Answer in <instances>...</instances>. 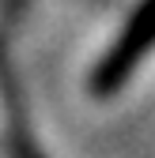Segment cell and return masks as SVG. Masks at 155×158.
Instances as JSON below:
<instances>
[{"mask_svg": "<svg viewBox=\"0 0 155 158\" xmlns=\"http://www.w3.org/2000/svg\"><path fill=\"white\" fill-rule=\"evenodd\" d=\"M4 109H8V143H11V158H42V151L34 147L27 117L19 109V90L11 87V79L4 75Z\"/></svg>", "mask_w": 155, "mask_h": 158, "instance_id": "obj_2", "label": "cell"}, {"mask_svg": "<svg viewBox=\"0 0 155 158\" xmlns=\"http://www.w3.org/2000/svg\"><path fill=\"white\" fill-rule=\"evenodd\" d=\"M155 49V0H140V8L129 15V23L121 27L117 42L106 49V56L91 72V94L110 98L117 94L129 75L136 72V64Z\"/></svg>", "mask_w": 155, "mask_h": 158, "instance_id": "obj_1", "label": "cell"}]
</instances>
